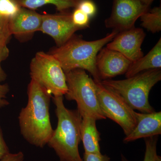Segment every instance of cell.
<instances>
[{
	"label": "cell",
	"mask_w": 161,
	"mask_h": 161,
	"mask_svg": "<svg viewBox=\"0 0 161 161\" xmlns=\"http://www.w3.org/2000/svg\"><path fill=\"white\" fill-rule=\"evenodd\" d=\"M27 95L28 103L19 116L21 134L30 143L43 148L54 132L49 115L52 96L32 80L28 86Z\"/></svg>",
	"instance_id": "obj_1"
},
{
	"label": "cell",
	"mask_w": 161,
	"mask_h": 161,
	"mask_svg": "<svg viewBox=\"0 0 161 161\" xmlns=\"http://www.w3.org/2000/svg\"><path fill=\"white\" fill-rule=\"evenodd\" d=\"M119 32L113 30L104 37L91 41L74 35L66 43L53 49L50 54L58 60L64 73L80 69L89 72L94 80L101 81L96 67V57L100 50Z\"/></svg>",
	"instance_id": "obj_2"
},
{
	"label": "cell",
	"mask_w": 161,
	"mask_h": 161,
	"mask_svg": "<svg viewBox=\"0 0 161 161\" xmlns=\"http://www.w3.org/2000/svg\"><path fill=\"white\" fill-rule=\"evenodd\" d=\"M53 98L58 125L47 144L53 149L60 161H82L78 150L81 141V115L78 110L67 108L63 96H53Z\"/></svg>",
	"instance_id": "obj_3"
},
{
	"label": "cell",
	"mask_w": 161,
	"mask_h": 161,
	"mask_svg": "<svg viewBox=\"0 0 161 161\" xmlns=\"http://www.w3.org/2000/svg\"><path fill=\"white\" fill-rule=\"evenodd\" d=\"M161 80V69H157L141 72L124 80L106 79L101 82L120 95L132 109L150 113L154 110L149 103V94Z\"/></svg>",
	"instance_id": "obj_4"
},
{
	"label": "cell",
	"mask_w": 161,
	"mask_h": 161,
	"mask_svg": "<svg viewBox=\"0 0 161 161\" xmlns=\"http://www.w3.org/2000/svg\"><path fill=\"white\" fill-rule=\"evenodd\" d=\"M64 73L68 88L65 98L76 101L81 117L87 116L96 120L106 119L99 106L94 79L80 69Z\"/></svg>",
	"instance_id": "obj_5"
},
{
	"label": "cell",
	"mask_w": 161,
	"mask_h": 161,
	"mask_svg": "<svg viewBox=\"0 0 161 161\" xmlns=\"http://www.w3.org/2000/svg\"><path fill=\"white\" fill-rule=\"evenodd\" d=\"M31 80L51 96H63L67 92L66 77L60 64L51 54L38 52L30 64Z\"/></svg>",
	"instance_id": "obj_6"
},
{
	"label": "cell",
	"mask_w": 161,
	"mask_h": 161,
	"mask_svg": "<svg viewBox=\"0 0 161 161\" xmlns=\"http://www.w3.org/2000/svg\"><path fill=\"white\" fill-rule=\"evenodd\" d=\"M94 81L99 106L104 115L118 124L126 136L129 135L136 125V112L116 92L104 86L101 81Z\"/></svg>",
	"instance_id": "obj_7"
},
{
	"label": "cell",
	"mask_w": 161,
	"mask_h": 161,
	"mask_svg": "<svg viewBox=\"0 0 161 161\" xmlns=\"http://www.w3.org/2000/svg\"><path fill=\"white\" fill-rule=\"evenodd\" d=\"M150 6L138 0H113L111 15L105 21L106 27L119 32L133 28Z\"/></svg>",
	"instance_id": "obj_8"
},
{
	"label": "cell",
	"mask_w": 161,
	"mask_h": 161,
	"mask_svg": "<svg viewBox=\"0 0 161 161\" xmlns=\"http://www.w3.org/2000/svg\"><path fill=\"white\" fill-rule=\"evenodd\" d=\"M79 30L73 23L69 11L42 14L40 31L51 36L58 47L66 43Z\"/></svg>",
	"instance_id": "obj_9"
},
{
	"label": "cell",
	"mask_w": 161,
	"mask_h": 161,
	"mask_svg": "<svg viewBox=\"0 0 161 161\" xmlns=\"http://www.w3.org/2000/svg\"><path fill=\"white\" fill-rule=\"evenodd\" d=\"M146 36L142 28L134 27L119 32L106 47L120 53L133 63L143 57L141 47Z\"/></svg>",
	"instance_id": "obj_10"
},
{
	"label": "cell",
	"mask_w": 161,
	"mask_h": 161,
	"mask_svg": "<svg viewBox=\"0 0 161 161\" xmlns=\"http://www.w3.org/2000/svg\"><path fill=\"white\" fill-rule=\"evenodd\" d=\"M132 62L120 53L103 47L96 57V64L101 80L125 74Z\"/></svg>",
	"instance_id": "obj_11"
},
{
	"label": "cell",
	"mask_w": 161,
	"mask_h": 161,
	"mask_svg": "<svg viewBox=\"0 0 161 161\" xmlns=\"http://www.w3.org/2000/svg\"><path fill=\"white\" fill-rule=\"evenodd\" d=\"M42 20V14L22 7L17 14L9 20L11 35L19 39L29 37L35 32L40 31Z\"/></svg>",
	"instance_id": "obj_12"
},
{
	"label": "cell",
	"mask_w": 161,
	"mask_h": 161,
	"mask_svg": "<svg viewBox=\"0 0 161 161\" xmlns=\"http://www.w3.org/2000/svg\"><path fill=\"white\" fill-rule=\"evenodd\" d=\"M135 116L136 125L132 132L124 138L125 142L161 134V112L142 113L135 112Z\"/></svg>",
	"instance_id": "obj_13"
},
{
	"label": "cell",
	"mask_w": 161,
	"mask_h": 161,
	"mask_svg": "<svg viewBox=\"0 0 161 161\" xmlns=\"http://www.w3.org/2000/svg\"><path fill=\"white\" fill-rule=\"evenodd\" d=\"M80 125V139L86 153H101L100 134L96 127V121L87 116L81 117Z\"/></svg>",
	"instance_id": "obj_14"
},
{
	"label": "cell",
	"mask_w": 161,
	"mask_h": 161,
	"mask_svg": "<svg viewBox=\"0 0 161 161\" xmlns=\"http://www.w3.org/2000/svg\"><path fill=\"white\" fill-rule=\"evenodd\" d=\"M161 39L145 57L131 64L125 73L126 78H130L141 72L161 69Z\"/></svg>",
	"instance_id": "obj_15"
},
{
	"label": "cell",
	"mask_w": 161,
	"mask_h": 161,
	"mask_svg": "<svg viewBox=\"0 0 161 161\" xmlns=\"http://www.w3.org/2000/svg\"><path fill=\"white\" fill-rule=\"evenodd\" d=\"M21 7L35 10L48 4L56 6L59 12L69 11L76 8L81 0H15Z\"/></svg>",
	"instance_id": "obj_16"
},
{
	"label": "cell",
	"mask_w": 161,
	"mask_h": 161,
	"mask_svg": "<svg viewBox=\"0 0 161 161\" xmlns=\"http://www.w3.org/2000/svg\"><path fill=\"white\" fill-rule=\"evenodd\" d=\"M141 26L153 33L161 30V6L149 9L140 17Z\"/></svg>",
	"instance_id": "obj_17"
},
{
	"label": "cell",
	"mask_w": 161,
	"mask_h": 161,
	"mask_svg": "<svg viewBox=\"0 0 161 161\" xmlns=\"http://www.w3.org/2000/svg\"><path fill=\"white\" fill-rule=\"evenodd\" d=\"M158 140V136L145 138L146 150L143 161H156L158 156L157 153ZM121 161H129L125 156L121 154Z\"/></svg>",
	"instance_id": "obj_18"
},
{
	"label": "cell",
	"mask_w": 161,
	"mask_h": 161,
	"mask_svg": "<svg viewBox=\"0 0 161 161\" xmlns=\"http://www.w3.org/2000/svg\"><path fill=\"white\" fill-rule=\"evenodd\" d=\"M22 7L15 0H0V16L9 19L17 14Z\"/></svg>",
	"instance_id": "obj_19"
},
{
	"label": "cell",
	"mask_w": 161,
	"mask_h": 161,
	"mask_svg": "<svg viewBox=\"0 0 161 161\" xmlns=\"http://www.w3.org/2000/svg\"><path fill=\"white\" fill-rule=\"evenodd\" d=\"M73 23L80 29L87 28L89 25L90 18L79 8H75L72 13Z\"/></svg>",
	"instance_id": "obj_20"
},
{
	"label": "cell",
	"mask_w": 161,
	"mask_h": 161,
	"mask_svg": "<svg viewBox=\"0 0 161 161\" xmlns=\"http://www.w3.org/2000/svg\"><path fill=\"white\" fill-rule=\"evenodd\" d=\"M9 19L0 16V44H6L11 36Z\"/></svg>",
	"instance_id": "obj_21"
},
{
	"label": "cell",
	"mask_w": 161,
	"mask_h": 161,
	"mask_svg": "<svg viewBox=\"0 0 161 161\" xmlns=\"http://www.w3.org/2000/svg\"><path fill=\"white\" fill-rule=\"evenodd\" d=\"M77 8H79L90 18L94 17L97 12V7L92 0H81Z\"/></svg>",
	"instance_id": "obj_22"
},
{
	"label": "cell",
	"mask_w": 161,
	"mask_h": 161,
	"mask_svg": "<svg viewBox=\"0 0 161 161\" xmlns=\"http://www.w3.org/2000/svg\"><path fill=\"white\" fill-rule=\"evenodd\" d=\"M9 54V50L6 46V44H0V81L6 79V75L2 69L1 63L5 60Z\"/></svg>",
	"instance_id": "obj_23"
},
{
	"label": "cell",
	"mask_w": 161,
	"mask_h": 161,
	"mask_svg": "<svg viewBox=\"0 0 161 161\" xmlns=\"http://www.w3.org/2000/svg\"><path fill=\"white\" fill-rule=\"evenodd\" d=\"M82 161H111V159L106 154H102L101 153H84Z\"/></svg>",
	"instance_id": "obj_24"
},
{
	"label": "cell",
	"mask_w": 161,
	"mask_h": 161,
	"mask_svg": "<svg viewBox=\"0 0 161 161\" xmlns=\"http://www.w3.org/2000/svg\"><path fill=\"white\" fill-rule=\"evenodd\" d=\"M9 91V86L7 85L0 84V108L9 105V102L6 99Z\"/></svg>",
	"instance_id": "obj_25"
},
{
	"label": "cell",
	"mask_w": 161,
	"mask_h": 161,
	"mask_svg": "<svg viewBox=\"0 0 161 161\" xmlns=\"http://www.w3.org/2000/svg\"><path fill=\"white\" fill-rule=\"evenodd\" d=\"M23 159L24 154L23 152H19L15 153H9L5 155L0 161H23Z\"/></svg>",
	"instance_id": "obj_26"
},
{
	"label": "cell",
	"mask_w": 161,
	"mask_h": 161,
	"mask_svg": "<svg viewBox=\"0 0 161 161\" xmlns=\"http://www.w3.org/2000/svg\"><path fill=\"white\" fill-rule=\"evenodd\" d=\"M9 153V149L3 138L2 131L0 129V160Z\"/></svg>",
	"instance_id": "obj_27"
},
{
	"label": "cell",
	"mask_w": 161,
	"mask_h": 161,
	"mask_svg": "<svg viewBox=\"0 0 161 161\" xmlns=\"http://www.w3.org/2000/svg\"><path fill=\"white\" fill-rule=\"evenodd\" d=\"M138 1H140L142 3H143L145 5L150 6L151 4L153 3V1H155V0H138Z\"/></svg>",
	"instance_id": "obj_28"
},
{
	"label": "cell",
	"mask_w": 161,
	"mask_h": 161,
	"mask_svg": "<svg viewBox=\"0 0 161 161\" xmlns=\"http://www.w3.org/2000/svg\"><path fill=\"white\" fill-rule=\"evenodd\" d=\"M156 161H161V156L158 155L157 157Z\"/></svg>",
	"instance_id": "obj_29"
}]
</instances>
